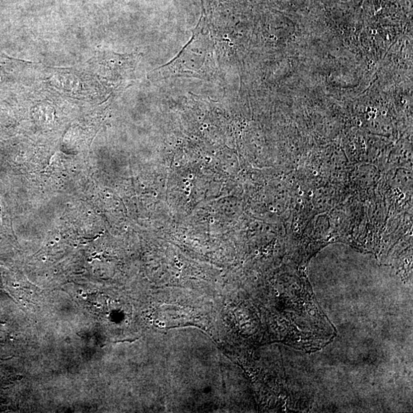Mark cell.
Returning <instances> with one entry per match:
<instances>
[{
  "instance_id": "6da1fadb",
  "label": "cell",
  "mask_w": 413,
  "mask_h": 413,
  "mask_svg": "<svg viewBox=\"0 0 413 413\" xmlns=\"http://www.w3.org/2000/svg\"><path fill=\"white\" fill-rule=\"evenodd\" d=\"M206 33L195 31L192 39L178 57L162 69L168 74L204 78L213 74V48Z\"/></svg>"
}]
</instances>
